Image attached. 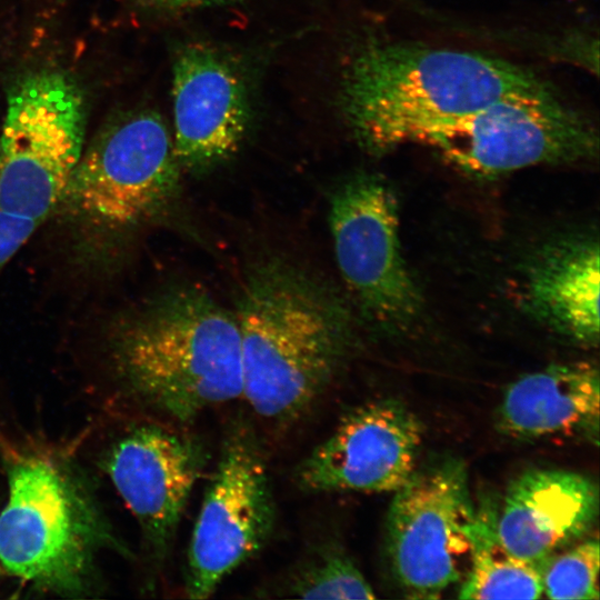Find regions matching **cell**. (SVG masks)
Segmentation results:
<instances>
[{"label": "cell", "mask_w": 600, "mask_h": 600, "mask_svg": "<svg viewBox=\"0 0 600 600\" xmlns=\"http://www.w3.org/2000/svg\"><path fill=\"white\" fill-rule=\"evenodd\" d=\"M114 539L91 492L67 463L44 454L13 459L0 512V563L33 587L83 596Z\"/></svg>", "instance_id": "obj_4"}, {"label": "cell", "mask_w": 600, "mask_h": 600, "mask_svg": "<svg viewBox=\"0 0 600 600\" xmlns=\"http://www.w3.org/2000/svg\"><path fill=\"white\" fill-rule=\"evenodd\" d=\"M549 599H599V541L587 539L556 552L541 564Z\"/></svg>", "instance_id": "obj_19"}, {"label": "cell", "mask_w": 600, "mask_h": 600, "mask_svg": "<svg viewBox=\"0 0 600 600\" xmlns=\"http://www.w3.org/2000/svg\"><path fill=\"white\" fill-rule=\"evenodd\" d=\"M550 90L530 69L486 53L376 42L350 66L343 103L361 147L381 154L500 98Z\"/></svg>", "instance_id": "obj_2"}, {"label": "cell", "mask_w": 600, "mask_h": 600, "mask_svg": "<svg viewBox=\"0 0 600 600\" xmlns=\"http://www.w3.org/2000/svg\"><path fill=\"white\" fill-rule=\"evenodd\" d=\"M174 152L180 167L201 171L232 156L247 127L241 83L202 48L182 51L173 68Z\"/></svg>", "instance_id": "obj_14"}, {"label": "cell", "mask_w": 600, "mask_h": 600, "mask_svg": "<svg viewBox=\"0 0 600 600\" xmlns=\"http://www.w3.org/2000/svg\"><path fill=\"white\" fill-rule=\"evenodd\" d=\"M399 227L396 193L377 174L351 177L330 199L329 228L342 279L366 318L393 334L411 329L423 310Z\"/></svg>", "instance_id": "obj_10"}, {"label": "cell", "mask_w": 600, "mask_h": 600, "mask_svg": "<svg viewBox=\"0 0 600 600\" xmlns=\"http://www.w3.org/2000/svg\"><path fill=\"white\" fill-rule=\"evenodd\" d=\"M599 511L598 486L562 469H530L509 484L494 530L512 554L542 564L586 536Z\"/></svg>", "instance_id": "obj_13"}, {"label": "cell", "mask_w": 600, "mask_h": 600, "mask_svg": "<svg viewBox=\"0 0 600 600\" xmlns=\"http://www.w3.org/2000/svg\"><path fill=\"white\" fill-rule=\"evenodd\" d=\"M521 302L541 324L573 342H599V244L590 236L546 243L523 271Z\"/></svg>", "instance_id": "obj_15"}, {"label": "cell", "mask_w": 600, "mask_h": 600, "mask_svg": "<svg viewBox=\"0 0 600 600\" xmlns=\"http://www.w3.org/2000/svg\"><path fill=\"white\" fill-rule=\"evenodd\" d=\"M416 143L476 177L588 161L597 157L599 147L591 122L554 90L500 98L428 131Z\"/></svg>", "instance_id": "obj_7"}, {"label": "cell", "mask_w": 600, "mask_h": 600, "mask_svg": "<svg viewBox=\"0 0 600 600\" xmlns=\"http://www.w3.org/2000/svg\"><path fill=\"white\" fill-rule=\"evenodd\" d=\"M284 591L303 599H374L351 557L336 543L318 547L290 574Z\"/></svg>", "instance_id": "obj_18"}, {"label": "cell", "mask_w": 600, "mask_h": 600, "mask_svg": "<svg viewBox=\"0 0 600 600\" xmlns=\"http://www.w3.org/2000/svg\"><path fill=\"white\" fill-rule=\"evenodd\" d=\"M179 169L162 119L133 113L106 126L83 149L60 204L97 230L123 231L169 203Z\"/></svg>", "instance_id": "obj_8"}, {"label": "cell", "mask_w": 600, "mask_h": 600, "mask_svg": "<svg viewBox=\"0 0 600 600\" xmlns=\"http://www.w3.org/2000/svg\"><path fill=\"white\" fill-rule=\"evenodd\" d=\"M40 221L0 208V270L31 238Z\"/></svg>", "instance_id": "obj_20"}, {"label": "cell", "mask_w": 600, "mask_h": 600, "mask_svg": "<svg viewBox=\"0 0 600 600\" xmlns=\"http://www.w3.org/2000/svg\"><path fill=\"white\" fill-rule=\"evenodd\" d=\"M600 377L590 362H569L522 376L504 391L497 428L510 438L582 437L598 443Z\"/></svg>", "instance_id": "obj_16"}, {"label": "cell", "mask_w": 600, "mask_h": 600, "mask_svg": "<svg viewBox=\"0 0 600 600\" xmlns=\"http://www.w3.org/2000/svg\"><path fill=\"white\" fill-rule=\"evenodd\" d=\"M84 133L83 94L69 76L40 70L20 79L0 133V208L42 223L61 203Z\"/></svg>", "instance_id": "obj_5"}, {"label": "cell", "mask_w": 600, "mask_h": 600, "mask_svg": "<svg viewBox=\"0 0 600 600\" xmlns=\"http://www.w3.org/2000/svg\"><path fill=\"white\" fill-rule=\"evenodd\" d=\"M207 458L197 437L151 423L130 429L107 451L102 467L154 561L166 559Z\"/></svg>", "instance_id": "obj_12"}, {"label": "cell", "mask_w": 600, "mask_h": 600, "mask_svg": "<svg viewBox=\"0 0 600 600\" xmlns=\"http://www.w3.org/2000/svg\"><path fill=\"white\" fill-rule=\"evenodd\" d=\"M233 313L242 396L257 414L276 423L304 416L351 348V318L342 300L301 270L269 261L249 273Z\"/></svg>", "instance_id": "obj_1"}, {"label": "cell", "mask_w": 600, "mask_h": 600, "mask_svg": "<svg viewBox=\"0 0 600 600\" xmlns=\"http://www.w3.org/2000/svg\"><path fill=\"white\" fill-rule=\"evenodd\" d=\"M160 1L173 3V4H182V3L207 2V1H214V0H160Z\"/></svg>", "instance_id": "obj_21"}, {"label": "cell", "mask_w": 600, "mask_h": 600, "mask_svg": "<svg viewBox=\"0 0 600 600\" xmlns=\"http://www.w3.org/2000/svg\"><path fill=\"white\" fill-rule=\"evenodd\" d=\"M276 516L259 438L246 420L236 419L222 440L188 546L186 596L211 597L229 574L266 546Z\"/></svg>", "instance_id": "obj_9"}, {"label": "cell", "mask_w": 600, "mask_h": 600, "mask_svg": "<svg viewBox=\"0 0 600 600\" xmlns=\"http://www.w3.org/2000/svg\"><path fill=\"white\" fill-rule=\"evenodd\" d=\"M112 357L133 396L180 423L243 393L234 313L193 286L170 290L123 324Z\"/></svg>", "instance_id": "obj_3"}, {"label": "cell", "mask_w": 600, "mask_h": 600, "mask_svg": "<svg viewBox=\"0 0 600 600\" xmlns=\"http://www.w3.org/2000/svg\"><path fill=\"white\" fill-rule=\"evenodd\" d=\"M460 582L459 599H538L543 594L541 564L510 553L498 540L494 518L483 512Z\"/></svg>", "instance_id": "obj_17"}, {"label": "cell", "mask_w": 600, "mask_h": 600, "mask_svg": "<svg viewBox=\"0 0 600 600\" xmlns=\"http://www.w3.org/2000/svg\"><path fill=\"white\" fill-rule=\"evenodd\" d=\"M422 424L401 401L380 399L348 411L297 467L304 491L394 492L413 473Z\"/></svg>", "instance_id": "obj_11"}, {"label": "cell", "mask_w": 600, "mask_h": 600, "mask_svg": "<svg viewBox=\"0 0 600 600\" xmlns=\"http://www.w3.org/2000/svg\"><path fill=\"white\" fill-rule=\"evenodd\" d=\"M479 522L461 459L417 467L394 491L386 522L389 567L404 597L438 599L460 582Z\"/></svg>", "instance_id": "obj_6"}]
</instances>
